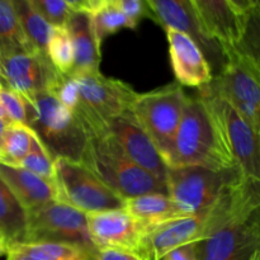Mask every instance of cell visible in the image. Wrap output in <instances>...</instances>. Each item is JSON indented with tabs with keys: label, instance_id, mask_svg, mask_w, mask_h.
<instances>
[{
	"label": "cell",
	"instance_id": "cell-1",
	"mask_svg": "<svg viewBox=\"0 0 260 260\" xmlns=\"http://www.w3.org/2000/svg\"><path fill=\"white\" fill-rule=\"evenodd\" d=\"M198 260H250L260 250L259 183L241 174L205 215Z\"/></svg>",
	"mask_w": 260,
	"mask_h": 260
},
{
	"label": "cell",
	"instance_id": "cell-2",
	"mask_svg": "<svg viewBox=\"0 0 260 260\" xmlns=\"http://www.w3.org/2000/svg\"><path fill=\"white\" fill-rule=\"evenodd\" d=\"M167 165H200L213 170L238 168L217 101L208 84L200 88L197 95L188 98Z\"/></svg>",
	"mask_w": 260,
	"mask_h": 260
},
{
	"label": "cell",
	"instance_id": "cell-3",
	"mask_svg": "<svg viewBox=\"0 0 260 260\" xmlns=\"http://www.w3.org/2000/svg\"><path fill=\"white\" fill-rule=\"evenodd\" d=\"M27 103V126L35 132L53 159L81 161L90 135L78 117L47 91Z\"/></svg>",
	"mask_w": 260,
	"mask_h": 260
},
{
	"label": "cell",
	"instance_id": "cell-4",
	"mask_svg": "<svg viewBox=\"0 0 260 260\" xmlns=\"http://www.w3.org/2000/svg\"><path fill=\"white\" fill-rule=\"evenodd\" d=\"M81 162L124 200L146 193H165L167 185L135 164L108 134L89 139Z\"/></svg>",
	"mask_w": 260,
	"mask_h": 260
},
{
	"label": "cell",
	"instance_id": "cell-5",
	"mask_svg": "<svg viewBox=\"0 0 260 260\" xmlns=\"http://www.w3.org/2000/svg\"><path fill=\"white\" fill-rule=\"evenodd\" d=\"M69 75L75 83L79 96L73 113L85 126L90 137L107 132L112 119L131 112L139 94L127 83L108 78L101 71Z\"/></svg>",
	"mask_w": 260,
	"mask_h": 260
},
{
	"label": "cell",
	"instance_id": "cell-6",
	"mask_svg": "<svg viewBox=\"0 0 260 260\" xmlns=\"http://www.w3.org/2000/svg\"><path fill=\"white\" fill-rule=\"evenodd\" d=\"M241 174L239 168L229 170H213L200 165L169 168L168 194L182 217L203 215Z\"/></svg>",
	"mask_w": 260,
	"mask_h": 260
},
{
	"label": "cell",
	"instance_id": "cell-7",
	"mask_svg": "<svg viewBox=\"0 0 260 260\" xmlns=\"http://www.w3.org/2000/svg\"><path fill=\"white\" fill-rule=\"evenodd\" d=\"M222 48L223 65L208 85L251 128L260 132V68L233 45Z\"/></svg>",
	"mask_w": 260,
	"mask_h": 260
},
{
	"label": "cell",
	"instance_id": "cell-8",
	"mask_svg": "<svg viewBox=\"0 0 260 260\" xmlns=\"http://www.w3.org/2000/svg\"><path fill=\"white\" fill-rule=\"evenodd\" d=\"M189 96L179 83L137 94L132 113L167 162Z\"/></svg>",
	"mask_w": 260,
	"mask_h": 260
},
{
	"label": "cell",
	"instance_id": "cell-9",
	"mask_svg": "<svg viewBox=\"0 0 260 260\" xmlns=\"http://www.w3.org/2000/svg\"><path fill=\"white\" fill-rule=\"evenodd\" d=\"M55 187L58 202L85 215L124 208L126 200L102 182L81 161L55 159Z\"/></svg>",
	"mask_w": 260,
	"mask_h": 260
},
{
	"label": "cell",
	"instance_id": "cell-10",
	"mask_svg": "<svg viewBox=\"0 0 260 260\" xmlns=\"http://www.w3.org/2000/svg\"><path fill=\"white\" fill-rule=\"evenodd\" d=\"M41 241L71 244L93 255L98 250L89 236L85 213L58 201L28 211L27 231L23 243Z\"/></svg>",
	"mask_w": 260,
	"mask_h": 260
},
{
	"label": "cell",
	"instance_id": "cell-11",
	"mask_svg": "<svg viewBox=\"0 0 260 260\" xmlns=\"http://www.w3.org/2000/svg\"><path fill=\"white\" fill-rule=\"evenodd\" d=\"M56 73L47 55L37 50L18 51L0 57V88L19 94L25 101L46 91Z\"/></svg>",
	"mask_w": 260,
	"mask_h": 260
},
{
	"label": "cell",
	"instance_id": "cell-12",
	"mask_svg": "<svg viewBox=\"0 0 260 260\" xmlns=\"http://www.w3.org/2000/svg\"><path fill=\"white\" fill-rule=\"evenodd\" d=\"M88 231L96 249H118L144 259L146 226L124 208L86 215Z\"/></svg>",
	"mask_w": 260,
	"mask_h": 260
},
{
	"label": "cell",
	"instance_id": "cell-13",
	"mask_svg": "<svg viewBox=\"0 0 260 260\" xmlns=\"http://www.w3.org/2000/svg\"><path fill=\"white\" fill-rule=\"evenodd\" d=\"M156 23L164 29H175L192 37L210 62L215 75L220 73L225 61L221 43L211 38L200 22L190 0H150Z\"/></svg>",
	"mask_w": 260,
	"mask_h": 260
},
{
	"label": "cell",
	"instance_id": "cell-14",
	"mask_svg": "<svg viewBox=\"0 0 260 260\" xmlns=\"http://www.w3.org/2000/svg\"><path fill=\"white\" fill-rule=\"evenodd\" d=\"M107 132L135 164L167 185L169 168L149 135L135 118L132 111L112 119Z\"/></svg>",
	"mask_w": 260,
	"mask_h": 260
},
{
	"label": "cell",
	"instance_id": "cell-15",
	"mask_svg": "<svg viewBox=\"0 0 260 260\" xmlns=\"http://www.w3.org/2000/svg\"><path fill=\"white\" fill-rule=\"evenodd\" d=\"M211 90L213 91V89L211 88ZM213 94L236 165L248 179L260 183V132L251 128L228 102L215 91Z\"/></svg>",
	"mask_w": 260,
	"mask_h": 260
},
{
	"label": "cell",
	"instance_id": "cell-16",
	"mask_svg": "<svg viewBox=\"0 0 260 260\" xmlns=\"http://www.w3.org/2000/svg\"><path fill=\"white\" fill-rule=\"evenodd\" d=\"M173 71L180 85L202 88L212 81L213 71L198 43L185 33L165 29Z\"/></svg>",
	"mask_w": 260,
	"mask_h": 260
},
{
	"label": "cell",
	"instance_id": "cell-17",
	"mask_svg": "<svg viewBox=\"0 0 260 260\" xmlns=\"http://www.w3.org/2000/svg\"><path fill=\"white\" fill-rule=\"evenodd\" d=\"M205 215L173 218L146 228L144 239V260H161L170 250L200 239Z\"/></svg>",
	"mask_w": 260,
	"mask_h": 260
},
{
	"label": "cell",
	"instance_id": "cell-18",
	"mask_svg": "<svg viewBox=\"0 0 260 260\" xmlns=\"http://www.w3.org/2000/svg\"><path fill=\"white\" fill-rule=\"evenodd\" d=\"M207 35L221 46L235 45L243 32L244 17L229 0H190Z\"/></svg>",
	"mask_w": 260,
	"mask_h": 260
},
{
	"label": "cell",
	"instance_id": "cell-19",
	"mask_svg": "<svg viewBox=\"0 0 260 260\" xmlns=\"http://www.w3.org/2000/svg\"><path fill=\"white\" fill-rule=\"evenodd\" d=\"M74 48V65L69 74L96 73L101 65V47L94 33L90 15L74 10L66 23Z\"/></svg>",
	"mask_w": 260,
	"mask_h": 260
},
{
	"label": "cell",
	"instance_id": "cell-20",
	"mask_svg": "<svg viewBox=\"0 0 260 260\" xmlns=\"http://www.w3.org/2000/svg\"><path fill=\"white\" fill-rule=\"evenodd\" d=\"M0 177L27 212L57 201L55 184L42 179L24 168L0 164Z\"/></svg>",
	"mask_w": 260,
	"mask_h": 260
},
{
	"label": "cell",
	"instance_id": "cell-21",
	"mask_svg": "<svg viewBox=\"0 0 260 260\" xmlns=\"http://www.w3.org/2000/svg\"><path fill=\"white\" fill-rule=\"evenodd\" d=\"M7 260H88L93 254L83 248L63 243H12L7 248Z\"/></svg>",
	"mask_w": 260,
	"mask_h": 260
},
{
	"label": "cell",
	"instance_id": "cell-22",
	"mask_svg": "<svg viewBox=\"0 0 260 260\" xmlns=\"http://www.w3.org/2000/svg\"><path fill=\"white\" fill-rule=\"evenodd\" d=\"M124 210L146 228L182 217L172 198L165 193H146L137 197L127 198Z\"/></svg>",
	"mask_w": 260,
	"mask_h": 260
},
{
	"label": "cell",
	"instance_id": "cell-23",
	"mask_svg": "<svg viewBox=\"0 0 260 260\" xmlns=\"http://www.w3.org/2000/svg\"><path fill=\"white\" fill-rule=\"evenodd\" d=\"M27 223V210L0 177V234L8 241V245L23 243Z\"/></svg>",
	"mask_w": 260,
	"mask_h": 260
},
{
	"label": "cell",
	"instance_id": "cell-24",
	"mask_svg": "<svg viewBox=\"0 0 260 260\" xmlns=\"http://www.w3.org/2000/svg\"><path fill=\"white\" fill-rule=\"evenodd\" d=\"M27 50L36 48L30 45L20 27L13 2L0 0V57Z\"/></svg>",
	"mask_w": 260,
	"mask_h": 260
},
{
	"label": "cell",
	"instance_id": "cell-25",
	"mask_svg": "<svg viewBox=\"0 0 260 260\" xmlns=\"http://www.w3.org/2000/svg\"><path fill=\"white\" fill-rule=\"evenodd\" d=\"M33 136V131L25 124L15 122L8 124L0 139V164L19 167L30 151Z\"/></svg>",
	"mask_w": 260,
	"mask_h": 260
},
{
	"label": "cell",
	"instance_id": "cell-26",
	"mask_svg": "<svg viewBox=\"0 0 260 260\" xmlns=\"http://www.w3.org/2000/svg\"><path fill=\"white\" fill-rule=\"evenodd\" d=\"M25 37L36 50L46 53L52 25L48 24L28 0H12Z\"/></svg>",
	"mask_w": 260,
	"mask_h": 260
},
{
	"label": "cell",
	"instance_id": "cell-27",
	"mask_svg": "<svg viewBox=\"0 0 260 260\" xmlns=\"http://www.w3.org/2000/svg\"><path fill=\"white\" fill-rule=\"evenodd\" d=\"M88 14L90 15L94 33L101 46L107 37L119 30L137 28V25L132 20H129L118 8L112 4L104 5Z\"/></svg>",
	"mask_w": 260,
	"mask_h": 260
},
{
	"label": "cell",
	"instance_id": "cell-28",
	"mask_svg": "<svg viewBox=\"0 0 260 260\" xmlns=\"http://www.w3.org/2000/svg\"><path fill=\"white\" fill-rule=\"evenodd\" d=\"M46 55L53 68L61 74H69L74 65V48L66 27H53L46 47Z\"/></svg>",
	"mask_w": 260,
	"mask_h": 260
},
{
	"label": "cell",
	"instance_id": "cell-29",
	"mask_svg": "<svg viewBox=\"0 0 260 260\" xmlns=\"http://www.w3.org/2000/svg\"><path fill=\"white\" fill-rule=\"evenodd\" d=\"M233 46L260 68V9H251L244 15L240 40Z\"/></svg>",
	"mask_w": 260,
	"mask_h": 260
},
{
	"label": "cell",
	"instance_id": "cell-30",
	"mask_svg": "<svg viewBox=\"0 0 260 260\" xmlns=\"http://www.w3.org/2000/svg\"><path fill=\"white\" fill-rule=\"evenodd\" d=\"M35 134V132H33ZM20 168L29 170L33 174L55 184V159L51 156L37 136H33L32 147L27 156L20 162Z\"/></svg>",
	"mask_w": 260,
	"mask_h": 260
},
{
	"label": "cell",
	"instance_id": "cell-31",
	"mask_svg": "<svg viewBox=\"0 0 260 260\" xmlns=\"http://www.w3.org/2000/svg\"><path fill=\"white\" fill-rule=\"evenodd\" d=\"M38 14L52 27H65L74 9L63 0H28Z\"/></svg>",
	"mask_w": 260,
	"mask_h": 260
},
{
	"label": "cell",
	"instance_id": "cell-32",
	"mask_svg": "<svg viewBox=\"0 0 260 260\" xmlns=\"http://www.w3.org/2000/svg\"><path fill=\"white\" fill-rule=\"evenodd\" d=\"M104 4H112L118 8L129 20L139 25L144 19H151L156 23V17L150 0H103Z\"/></svg>",
	"mask_w": 260,
	"mask_h": 260
},
{
	"label": "cell",
	"instance_id": "cell-33",
	"mask_svg": "<svg viewBox=\"0 0 260 260\" xmlns=\"http://www.w3.org/2000/svg\"><path fill=\"white\" fill-rule=\"evenodd\" d=\"M0 107L10 121L27 126V103L23 96L9 89L0 88Z\"/></svg>",
	"mask_w": 260,
	"mask_h": 260
},
{
	"label": "cell",
	"instance_id": "cell-34",
	"mask_svg": "<svg viewBox=\"0 0 260 260\" xmlns=\"http://www.w3.org/2000/svg\"><path fill=\"white\" fill-rule=\"evenodd\" d=\"M161 260H198L197 254H196L194 243L185 244V245L175 248L170 250L169 253L165 254Z\"/></svg>",
	"mask_w": 260,
	"mask_h": 260
},
{
	"label": "cell",
	"instance_id": "cell-35",
	"mask_svg": "<svg viewBox=\"0 0 260 260\" xmlns=\"http://www.w3.org/2000/svg\"><path fill=\"white\" fill-rule=\"evenodd\" d=\"M95 258L98 260H144L135 254L128 253V251L109 248L98 249Z\"/></svg>",
	"mask_w": 260,
	"mask_h": 260
},
{
	"label": "cell",
	"instance_id": "cell-36",
	"mask_svg": "<svg viewBox=\"0 0 260 260\" xmlns=\"http://www.w3.org/2000/svg\"><path fill=\"white\" fill-rule=\"evenodd\" d=\"M231 3V5L234 7V9L239 13L240 15H245L246 13L251 10V0H229Z\"/></svg>",
	"mask_w": 260,
	"mask_h": 260
},
{
	"label": "cell",
	"instance_id": "cell-37",
	"mask_svg": "<svg viewBox=\"0 0 260 260\" xmlns=\"http://www.w3.org/2000/svg\"><path fill=\"white\" fill-rule=\"evenodd\" d=\"M12 123V121H10L9 118H8V116L5 114V112L3 111V108L0 107V139H2L3 134H4L5 128H7L8 124Z\"/></svg>",
	"mask_w": 260,
	"mask_h": 260
},
{
	"label": "cell",
	"instance_id": "cell-38",
	"mask_svg": "<svg viewBox=\"0 0 260 260\" xmlns=\"http://www.w3.org/2000/svg\"><path fill=\"white\" fill-rule=\"evenodd\" d=\"M68 5H70L74 10H84L86 0H63Z\"/></svg>",
	"mask_w": 260,
	"mask_h": 260
},
{
	"label": "cell",
	"instance_id": "cell-39",
	"mask_svg": "<svg viewBox=\"0 0 260 260\" xmlns=\"http://www.w3.org/2000/svg\"><path fill=\"white\" fill-rule=\"evenodd\" d=\"M7 248H8V241L5 240L4 236L0 234V256L5 255V253H7Z\"/></svg>",
	"mask_w": 260,
	"mask_h": 260
},
{
	"label": "cell",
	"instance_id": "cell-40",
	"mask_svg": "<svg viewBox=\"0 0 260 260\" xmlns=\"http://www.w3.org/2000/svg\"><path fill=\"white\" fill-rule=\"evenodd\" d=\"M251 9H260V0H251Z\"/></svg>",
	"mask_w": 260,
	"mask_h": 260
},
{
	"label": "cell",
	"instance_id": "cell-41",
	"mask_svg": "<svg viewBox=\"0 0 260 260\" xmlns=\"http://www.w3.org/2000/svg\"><path fill=\"white\" fill-rule=\"evenodd\" d=\"M250 260H260V250L256 251V253L253 255V258H251Z\"/></svg>",
	"mask_w": 260,
	"mask_h": 260
},
{
	"label": "cell",
	"instance_id": "cell-42",
	"mask_svg": "<svg viewBox=\"0 0 260 260\" xmlns=\"http://www.w3.org/2000/svg\"><path fill=\"white\" fill-rule=\"evenodd\" d=\"M88 260H98V259H96L95 256H91V258H90V259H88Z\"/></svg>",
	"mask_w": 260,
	"mask_h": 260
},
{
	"label": "cell",
	"instance_id": "cell-43",
	"mask_svg": "<svg viewBox=\"0 0 260 260\" xmlns=\"http://www.w3.org/2000/svg\"><path fill=\"white\" fill-rule=\"evenodd\" d=\"M259 193H260V183H259Z\"/></svg>",
	"mask_w": 260,
	"mask_h": 260
}]
</instances>
